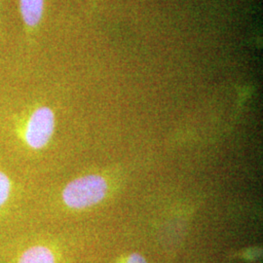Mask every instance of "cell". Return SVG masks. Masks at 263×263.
Listing matches in <instances>:
<instances>
[{"mask_svg": "<svg viewBox=\"0 0 263 263\" xmlns=\"http://www.w3.org/2000/svg\"><path fill=\"white\" fill-rule=\"evenodd\" d=\"M12 188L13 184L9 176L0 171V210L9 201Z\"/></svg>", "mask_w": 263, "mask_h": 263, "instance_id": "cell-5", "label": "cell"}, {"mask_svg": "<svg viewBox=\"0 0 263 263\" xmlns=\"http://www.w3.org/2000/svg\"><path fill=\"white\" fill-rule=\"evenodd\" d=\"M106 180L98 175H88L70 181L63 190L66 206L74 210L92 207L106 195Z\"/></svg>", "mask_w": 263, "mask_h": 263, "instance_id": "cell-2", "label": "cell"}, {"mask_svg": "<svg viewBox=\"0 0 263 263\" xmlns=\"http://www.w3.org/2000/svg\"><path fill=\"white\" fill-rule=\"evenodd\" d=\"M20 11L25 25L36 28L43 17L44 0H19Z\"/></svg>", "mask_w": 263, "mask_h": 263, "instance_id": "cell-4", "label": "cell"}, {"mask_svg": "<svg viewBox=\"0 0 263 263\" xmlns=\"http://www.w3.org/2000/svg\"><path fill=\"white\" fill-rule=\"evenodd\" d=\"M16 263H57L56 255L45 245H32L19 254Z\"/></svg>", "mask_w": 263, "mask_h": 263, "instance_id": "cell-3", "label": "cell"}, {"mask_svg": "<svg viewBox=\"0 0 263 263\" xmlns=\"http://www.w3.org/2000/svg\"><path fill=\"white\" fill-rule=\"evenodd\" d=\"M125 263H147L145 258L143 256H141V254H132L129 255V257L127 258Z\"/></svg>", "mask_w": 263, "mask_h": 263, "instance_id": "cell-6", "label": "cell"}, {"mask_svg": "<svg viewBox=\"0 0 263 263\" xmlns=\"http://www.w3.org/2000/svg\"><path fill=\"white\" fill-rule=\"evenodd\" d=\"M55 114L48 106H39L24 119L17 129L21 141L32 151L44 148L55 131Z\"/></svg>", "mask_w": 263, "mask_h": 263, "instance_id": "cell-1", "label": "cell"}]
</instances>
